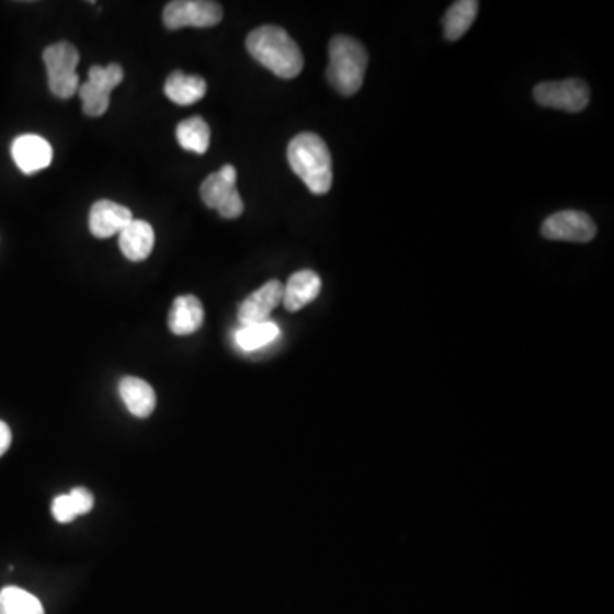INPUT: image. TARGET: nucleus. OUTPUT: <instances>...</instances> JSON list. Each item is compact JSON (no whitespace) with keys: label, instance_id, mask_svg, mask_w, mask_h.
Here are the masks:
<instances>
[{"label":"nucleus","instance_id":"obj_1","mask_svg":"<svg viewBox=\"0 0 614 614\" xmlns=\"http://www.w3.org/2000/svg\"><path fill=\"white\" fill-rule=\"evenodd\" d=\"M246 48L254 60L282 79H294L304 69V57L299 45L281 26L257 27L246 38Z\"/></svg>","mask_w":614,"mask_h":614},{"label":"nucleus","instance_id":"obj_2","mask_svg":"<svg viewBox=\"0 0 614 614\" xmlns=\"http://www.w3.org/2000/svg\"><path fill=\"white\" fill-rule=\"evenodd\" d=\"M292 171L315 195H327L333 184V161L330 149L319 135L303 132L287 147Z\"/></svg>","mask_w":614,"mask_h":614},{"label":"nucleus","instance_id":"obj_3","mask_svg":"<svg viewBox=\"0 0 614 614\" xmlns=\"http://www.w3.org/2000/svg\"><path fill=\"white\" fill-rule=\"evenodd\" d=\"M367 61V50L361 42L352 36H334L330 42L328 81L343 96H353L364 84Z\"/></svg>","mask_w":614,"mask_h":614},{"label":"nucleus","instance_id":"obj_4","mask_svg":"<svg viewBox=\"0 0 614 614\" xmlns=\"http://www.w3.org/2000/svg\"><path fill=\"white\" fill-rule=\"evenodd\" d=\"M46 72H48V88L54 96L69 100L79 91V76L76 67L79 64V52L69 42H58L46 46L43 52Z\"/></svg>","mask_w":614,"mask_h":614},{"label":"nucleus","instance_id":"obj_5","mask_svg":"<svg viewBox=\"0 0 614 614\" xmlns=\"http://www.w3.org/2000/svg\"><path fill=\"white\" fill-rule=\"evenodd\" d=\"M238 171L235 166L226 164L217 173L208 174L200 186L202 202L215 208L224 219H238L245 211L241 195L236 189Z\"/></svg>","mask_w":614,"mask_h":614},{"label":"nucleus","instance_id":"obj_6","mask_svg":"<svg viewBox=\"0 0 614 614\" xmlns=\"http://www.w3.org/2000/svg\"><path fill=\"white\" fill-rule=\"evenodd\" d=\"M223 5L211 0H173L162 11V23L168 30L212 27L223 21Z\"/></svg>","mask_w":614,"mask_h":614},{"label":"nucleus","instance_id":"obj_7","mask_svg":"<svg viewBox=\"0 0 614 614\" xmlns=\"http://www.w3.org/2000/svg\"><path fill=\"white\" fill-rule=\"evenodd\" d=\"M534 100L545 107H555L568 113H579L585 110L591 100V91L580 79L567 81L542 82L534 88Z\"/></svg>","mask_w":614,"mask_h":614},{"label":"nucleus","instance_id":"obj_8","mask_svg":"<svg viewBox=\"0 0 614 614\" xmlns=\"http://www.w3.org/2000/svg\"><path fill=\"white\" fill-rule=\"evenodd\" d=\"M542 235L552 241L589 242L598 235V227L585 212L561 211L543 223Z\"/></svg>","mask_w":614,"mask_h":614},{"label":"nucleus","instance_id":"obj_9","mask_svg":"<svg viewBox=\"0 0 614 614\" xmlns=\"http://www.w3.org/2000/svg\"><path fill=\"white\" fill-rule=\"evenodd\" d=\"M284 299V285L281 281L266 282L263 287L246 297L239 306L238 319L242 327L269 321L270 315Z\"/></svg>","mask_w":614,"mask_h":614},{"label":"nucleus","instance_id":"obj_10","mask_svg":"<svg viewBox=\"0 0 614 614\" xmlns=\"http://www.w3.org/2000/svg\"><path fill=\"white\" fill-rule=\"evenodd\" d=\"M12 159L24 174H35L48 168L54 159V149L45 138L24 134L15 138L11 147Z\"/></svg>","mask_w":614,"mask_h":614},{"label":"nucleus","instance_id":"obj_11","mask_svg":"<svg viewBox=\"0 0 614 614\" xmlns=\"http://www.w3.org/2000/svg\"><path fill=\"white\" fill-rule=\"evenodd\" d=\"M132 220L134 215L127 207L112 200H100L89 212V230L94 238L107 239L120 235Z\"/></svg>","mask_w":614,"mask_h":614},{"label":"nucleus","instance_id":"obj_12","mask_svg":"<svg viewBox=\"0 0 614 614\" xmlns=\"http://www.w3.org/2000/svg\"><path fill=\"white\" fill-rule=\"evenodd\" d=\"M204 306L195 296H180L174 299L168 316V327L177 337H189L204 325Z\"/></svg>","mask_w":614,"mask_h":614},{"label":"nucleus","instance_id":"obj_13","mask_svg":"<svg viewBox=\"0 0 614 614\" xmlns=\"http://www.w3.org/2000/svg\"><path fill=\"white\" fill-rule=\"evenodd\" d=\"M319 292H321V278L318 273L312 270H300L288 278L287 285H284L282 303L287 311L296 312L312 303L319 296Z\"/></svg>","mask_w":614,"mask_h":614},{"label":"nucleus","instance_id":"obj_14","mask_svg":"<svg viewBox=\"0 0 614 614\" xmlns=\"http://www.w3.org/2000/svg\"><path fill=\"white\" fill-rule=\"evenodd\" d=\"M118 393L127 410L137 419H147L156 410V393L152 386L140 377H123L118 384Z\"/></svg>","mask_w":614,"mask_h":614},{"label":"nucleus","instance_id":"obj_15","mask_svg":"<svg viewBox=\"0 0 614 614\" xmlns=\"http://www.w3.org/2000/svg\"><path fill=\"white\" fill-rule=\"evenodd\" d=\"M156 235L152 226L146 220H132L120 232V250L130 261H144L152 253Z\"/></svg>","mask_w":614,"mask_h":614},{"label":"nucleus","instance_id":"obj_16","mask_svg":"<svg viewBox=\"0 0 614 614\" xmlns=\"http://www.w3.org/2000/svg\"><path fill=\"white\" fill-rule=\"evenodd\" d=\"M205 92H207V82H205L204 77L189 76L181 70H174L166 79V96L174 104H180V106H190V104L196 103L205 96Z\"/></svg>","mask_w":614,"mask_h":614},{"label":"nucleus","instance_id":"obj_17","mask_svg":"<svg viewBox=\"0 0 614 614\" xmlns=\"http://www.w3.org/2000/svg\"><path fill=\"white\" fill-rule=\"evenodd\" d=\"M480 4L476 0H459L451 5L444 18V35L450 42H457L468 33L475 23Z\"/></svg>","mask_w":614,"mask_h":614},{"label":"nucleus","instance_id":"obj_18","mask_svg":"<svg viewBox=\"0 0 614 614\" xmlns=\"http://www.w3.org/2000/svg\"><path fill=\"white\" fill-rule=\"evenodd\" d=\"M178 144L190 152L205 154L211 147V127L202 116L183 120L177 127Z\"/></svg>","mask_w":614,"mask_h":614},{"label":"nucleus","instance_id":"obj_19","mask_svg":"<svg viewBox=\"0 0 614 614\" xmlns=\"http://www.w3.org/2000/svg\"><path fill=\"white\" fill-rule=\"evenodd\" d=\"M278 334H281V328L276 327L275 322H258V325L242 327L236 333V343L245 352H257V350L275 342Z\"/></svg>","mask_w":614,"mask_h":614},{"label":"nucleus","instance_id":"obj_20","mask_svg":"<svg viewBox=\"0 0 614 614\" xmlns=\"http://www.w3.org/2000/svg\"><path fill=\"white\" fill-rule=\"evenodd\" d=\"M0 614H45V610L36 595L11 585L0 591Z\"/></svg>","mask_w":614,"mask_h":614},{"label":"nucleus","instance_id":"obj_21","mask_svg":"<svg viewBox=\"0 0 614 614\" xmlns=\"http://www.w3.org/2000/svg\"><path fill=\"white\" fill-rule=\"evenodd\" d=\"M123 77H125L123 67L115 61L107 67L92 66L89 69L88 84L106 92V94H112L113 89L122 84Z\"/></svg>","mask_w":614,"mask_h":614},{"label":"nucleus","instance_id":"obj_22","mask_svg":"<svg viewBox=\"0 0 614 614\" xmlns=\"http://www.w3.org/2000/svg\"><path fill=\"white\" fill-rule=\"evenodd\" d=\"M79 96L82 100V110H84L86 115L92 116V118L103 116L110 107V94L92 88L88 82L79 86Z\"/></svg>","mask_w":614,"mask_h":614},{"label":"nucleus","instance_id":"obj_23","mask_svg":"<svg viewBox=\"0 0 614 614\" xmlns=\"http://www.w3.org/2000/svg\"><path fill=\"white\" fill-rule=\"evenodd\" d=\"M52 514L61 524H67V522H72L77 518L76 507H73L72 499H70L69 493L67 496H58L57 499L52 503Z\"/></svg>","mask_w":614,"mask_h":614},{"label":"nucleus","instance_id":"obj_24","mask_svg":"<svg viewBox=\"0 0 614 614\" xmlns=\"http://www.w3.org/2000/svg\"><path fill=\"white\" fill-rule=\"evenodd\" d=\"M70 499H72L73 507H76L77 515H84L91 512L94 507V497L88 488L76 487L69 491Z\"/></svg>","mask_w":614,"mask_h":614},{"label":"nucleus","instance_id":"obj_25","mask_svg":"<svg viewBox=\"0 0 614 614\" xmlns=\"http://www.w3.org/2000/svg\"><path fill=\"white\" fill-rule=\"evenodd\" d=\"M12 434L8 423L0 420V456H4L11 447Z\"/></svg>","mask_w":614,"mask_h":614}]
</instances>
